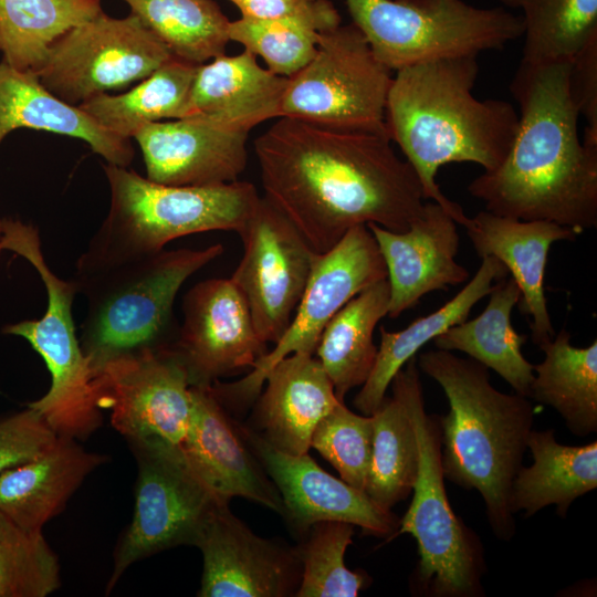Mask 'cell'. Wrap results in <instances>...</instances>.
<instances>
[{"label": "cell", "instance_id": "6da1fadb", "mask_svg": "<svg viewBox=\"0 0 597 597\" xmlns=\"http://www.w3.org/2000/svg\"><path fill=\"white\" fill-rule=\"evenodd\" d=\"M254 151L264 197L316 254L357 226L405 232L426 202L387 132L282 116L254 140Z\"/></svg>", "mask_w": 597, "mask_h": 597}, {"label": "cell", "instance_id": "7a4b0ae2", "mask_svg": "<svg viewBox=\"0 0 597 597\" xmlns=\"http://www.w3.org/2000/svg\"><path fill=\"white\" fill-rule=\"evenodd\" d=\"M569 62L521 61L510 84L520 111L510 150L468 191L492 213L551 221L580 234L597 227V144L579 137Z\"/></svg>", "mask_w": 597, "mask_h": 597}, {"label": "cell", "instance_id": "3957f363", "mask_svg": "<svg viewBox=\"0 0 597 597\" xmlns=\"http://www.w3.org/2000/svg\"><path fill=\"white\" fill-rule=\"evenodd\" d=\"M478 56L440 59L396 71L388 91L385 126L416 171L425 200L440 205L457 223L469 219L436 177L441 166L473 163L494 170L514 139L519 113L507 101L479 100L473 88Z\"/></svg>", "mask_w": 597, "mask_h": 597}, {"label": "cell", "instance_id": "277c9868", "mask_svg": "<svg viewBox=\"0 0 597 597\" xmlns=\"http://www.w3.org/2000/svg\"><path fill=\"white\" fill-rule=\"evenodd\" d=\"M417 365L440 385L449 402L448 413L440 417L444 478L476 490L493 533L510 541L515 533L511 488L535 416L530 398L498 390L485 366L449 350L422 352Z\"/></svg>", "mask_w": 597, "mask_h": 597}, {"label": "cell", "instance_id": "5b68a950", "mask_svg": "<svg viewBox=\"0 0 597 597\" xmlns=\"http://www.w3.org/2000/svg\"><path fill=\"white\" fill-rule=\"evenodd\" d=\"M222 252L216 243L76 268L72 280L87 302L78 338L93 376L121 355L170 347L179 327L174 303L181 285Z\"/></svg>", "mask_w": 597, "mask_h": 597}, {"label": "cell", "instance_id": "8992f818", "mask_svg": "<svg viewBox=\"0 0 597 597\" xmlns=\"http://www.w3.org/2000/svg\"><path fill=\"white\" fill-rule=\"evenodd\" d=\"M109 209L76 268L115 263L164 250L178 238L239 232L260 196L248 181L213 186L158 184L128 167L103 166Z\"/></svg>", "mask_w": 597, "mask_h": 597}, {"label": "cell", "instance_id": "52a82bcc", "mask_svg": "<svg viewBox=\"0 0 597 597\" xmlns=\"http://www.w3.org/2000/svg\"><path fill=\"white\" fill-rule=\"evenodd\" d=\"M411 417L418 444V469L413 495L394 537L410 534L417 542L419 562L416 586L432 597L484 595L483 547L451 507L441 462L440 417L429 415L416 356L395 375Z\"/></svg>", "mask_w": 597, "mask_h": 597}, {"label": "cell", "instance_id": "ba28073f", "mask_svg": "<svg viewBox=\"0 0 597 597\" xmlns=\"http://www.w3.org/2000/svg\"><path fill=\"white\" fill-rule=\"evenodd\" d=\"M2 249L24 258L41 277L46 308L39 320L7 324L2 333L24 338L43 359L50 376L49 390L30 402L46 425L61 437L86 440L102 425L98 391L72 315L77 287L48 264L39 230L17 219H2Z\"/></svg>", "mask_w": 597, "mask_h": 597}, {"label": "cell", "instance_id": "9c48e42d", "mask_svg": "<svg viewBox=\"0 0 597 597\" xmlns=\"http://www.w3.org/2000/svg\"><path fill=\"white\" fill-rule=\"evenodd\" d=\"M376 57L392 72L440 59L502 50L523 35V20L463 0H345Z\"/></svg>", "mask_w": 597, "mask_h": 597}, {"label": "cell", "instance_id": "30bf717a", "mask_svg": "<svg viewBox=\"0 0 597 597\" xmlns=\"http://www.w3.org/2000/svg\"><path fill=\"white\" fill-rule=\"evenodd\" d=\"M392 71L354 24L322 32L311 61L289 77L281 117L387 132L385 108Z\"/></svg>", "mask_w": 597, "mask_h": 597}, {"label": "cell", "instance_id": "8fae6325", "mask_svg": "<svg viewBox=\"0 0 597 597\" xmlns=\"http://www.w3.org/2000/svg\"><path fill=\"white\" fill-rule=\"evenodd\" d=\"M387 279L376 240L366 224L348 230L328 251L316 254L296 311L272 350L245 377L209 386L226 410L252 405L272 367L292 354L314 355L321 334L332 317L355 295Z\"/></svg>", "mask_w": 597, "mask_h": 597}, {"label": "cell", "instance_id": "7c38bea8", "mask_svg": "<svg viewBox=\"0 0 597 597\" xmlns=\"http://www.w3.org/2000/svg\"><path fill=\"white\" fill-rule=\"evenodd\" d=\"M137 462L135 507L114 553L106 594L134 563L179 545H195L222 503L196 475L180 447L128 443Z\"/></svg>", "mask_w": 597, "mask_h": 597}, {"label": "cell", "instance_id": "4fadbf2b", "mask_svg": "<svg viewBox=\"0 0 597 597\" xmlns=\"http://www.w3.org/2000/svg\"><path fill=\"white\" fill-rule=\"evenodd\" d=\"M172 57L136 15L118 19L101 10L60 35L34 74L53 95L78 106L144 80Z\"/></svg>", "mask_w": 597, "mask_h": 597}, {"label": "cell", "instance_id": "5bb4252c", "mask_svg": "<svg viewBox=\"0 0 597 597\" xmlns=\"http://www.w3.org/2000/svg\"><path fill=\"white\" fill-rule=\"evenodd\" d=\"M238 234L243 254L230 280L260 338L275 344L296 311L316 253L266 197L259 198Z\"/></svg>", "mask_w": 597, "mask_h": 597}, {"label": "cell", "instance_id": "9a60e30c", "mask_svg": "<svg viewBox=\"0 0 597 597\" xmlns=\"http://www.w3.org/2000/svg\"><path fill=\"white\" fill-rule=\"evenodd\" d=\"M102 410L128 443L179 446L192 410L191 385L168 347L145 348L106 362L94 375Z\"/></svg>", "mask_w": 597, "mask_h": 597}, {"label": "cell", "instance_id": "2e32d148", "mask_svg": "<svg viewBox=\"0 0 597 597\" xmlns=\"http://www.w3.org/2000/svg\"><path fill=\"white\" fill-rule=\"evenodd\" d=\"M182 314L169 348L186 368L191 386L207 387L222 377L251 370L269 352L230 279L196 283L184 296Z\"/></svg>", "mask_w": 597, "mask_h": 597}, {"label": "cell", "instance_id": "e0dca14e", "mask_svg": "<svg viewBox=\"0 0 597 597\" xmlns=\"http://www.w3.org/2000/svg\"><path fill=\"white\" fill-rule=\"evenodd\" d=\"M203 557L200 597L295 596L301 580L296 548L254 534L220 504L195 545Z\"/></svg>", "mask_w": 597, "mask_h": 597}, {"label": "cell", "instance_id": "ac0fdd59", "mask_svg": "<svg viewBox=\"0 0 597 597\" xmlns=\"http://www.w3.org/2000/svg\"><path fill=\"white\" fill-rule=\"evenodd\" d=\"M242 430L280 493L283 515L300 534L321 521H342L359 526L367 535L394 538L400 519L391 509L327 473L308 452L287 454L265 443L245 426Z\"/></svg>", "mask_w": 597, "mask_h": 597}, {"label": "cell", "instance_id": "d6986e66", "mask_svg": "<svg viewBox=\"0 0 597 597\" xmlns=\"http://www.w3.org/2000/svg\"><path fill=\"white\" fill-rule=\"evenodd\" d=\"M191 416L179 447L196 475L223 501L239 496L283 515L280 493L252 451L242 426L208 386H191Z\"/></svg>", "mask_w": 597, "mask_h": 597}, {"label": "cell", "instance_id": "ffe728a7", "mask_svg": "<svg viewBox=\"0 0 597 597\" xmlns=\"http://www.w3.org/2000/svg\"><path fill=\"white\" fill-rule=\"evenodd\" d=\"M387 270V316L399 317L433 291H448L469 277L455 261L460 237L455 220L440 205L426 201L421 214L405 232L368 223Z\"/></svg>", "mask_w": 597, "mask_h": 597}, {"label": "cell", "instance_id": "44dd1931", "mask_svg": "<svg viewBox=\"0 0 597 597\" xmlns=\"http://www.w3.org/2000/svg\"><path fill=\"white\" fill-rule=\"evenodd\" d=\"M247 132L198 116L144 125L133 138L146 178L171 186H213L237 181L248 165Z\"/></svg>", "mask_w": 597, "mask_h": 597}, {"label": "cell", "instance_id": "7402d4cb", "mask_svg": "<svg viewBox=\"0 0 597 597\" xmlns=\"http://www.w3.org/2000/svg\"><path fill=\"white\" fill-rule=\"evenodd\" d=\"M467 235L479 258L494 256L511 273L520 290L517 306L530 318L531 337L538 347L549 342L555 329L544 293V274L554 242L574 241V230L555 222L524 221L488 210L469 218Z\"/></svg>", "mask_w": 597, "mask_h": 597}, {"label": "cell", "instance_id": "603a6c76", "mask_svg": "<svg viewBox=\"0 0 597 597\" xmlns=\"http://www.w3.org/2000/svg\"><path fill=\"white\" fill-rule=\"evenodd\" d=\"M264 384L245 427L281 452L307 453L317 423L343 401L320 360L292 354L272 367Z\"/></svg>", "mask_w": 597, "mask_h": 597}, {"label": "cell", "instance_id": "cb8c5ba5", "mask_svg": "<svg viewBox=\"0 0 597 597\" xmlns=\"http://www.w3.org/2000/svg\"><path fill=\"white\" fill-rule=\"evenodd\" d=\"M287 83L289 77L262 67L247 49L237 55H220L198 66L190 116L249 133L264 121L281 117Z\"/></svg>", "mask_w": 597, "mask_h": 597}, {"label": "cell", "instance_id": "d4e9b609", "mask_svg": "<svg viewBox=\"0 0 597 597\" xmlns=\"http://www.w3.org/2000/svg\"><path fill=\"white\" fill-rule=\"evenodd\" d=\"M105 461L77 440L57 436L45 452L0 474V512L23 528L42 531Z\"/></svg>", "mask_w": 597, "mask_h": 597}, {"label": "cell", "instance_id": "484cf974", "mask_svg": "<svg viewBox=\"0 0 597 597\" xmlns=\"http://www.w3.org/2000/svg\"><path fill=\"white\" fill-rule=\"evenodd\" d=\"M18 128L46 130L78 138L107 164L128 167L134 158L130 139L97 124L87 113L49 92L33 72L0 62V144Z\"/></svg>", "mask_w": 597, "mask_h": 597}, {"label": "cell", "instance_id": "4316f807", "mask_svg": "<svg viewBox=\"0 0 597 597\" xmlns=\"http://www.w3.org/2000/svg\"><path fill=\"white\" fill-rule=\"evenodd\" d=\"M507 270L494 256H484L469 283L437 311L417 318L406 328L389 332L380 327V344L367 380L354 399L363 415L374 413L386 398L395 375L429 342L448 328L468 320L473 306L489 295L493 282L507 276Z\"/></svg>", "mask_w": 597, "mask_h": 597}, {"label": "cell", "instance_id": "83f0119b", "mask_svg": "<svg viewBox=\"0 0 597 597\" xmlns=\"http://www.w3.org/2000/svg\"><path fill=\"white\" fill-rule=\"evenodd\" d=\"M527 449L533 464L521 467L513 480L510 509L533 516L548 505L565 516L572 503L597 488V441L566 446L556 441L552 429L532 430Z\"/></svg>", "mask_w": 597, "mask_h": 597}, {"label": "cell", "instance_id": "f1b7e54d", "mask_svg": "<svg viewBox=\"0 0 597 597\" xmlns=\"http://www.w3.org/2000/svg\"><path fill=\"white\" fill-rule=\"evenodd\" d=\"M520 296L512 277L496 281L480 315L448 328L432 343L438 349L465 353L496 371L516 394L528 398L534 365L522 354L527 335L517 333L511 322Z\"/></svg>", "mask_w": 597, "mask_h": 597}, {"label": "cell", "instance_id": "f546056e", "mask_svg": "<svg viewBox=\"0 0 597 597\" xmlns=\"http://www.w3.org/2000/svg\"><path fill=\"white\" fill-rule=\"evenodd\" d=\"M388 307L389 284L384 279L349 300L323 329L314 356L339 400L367 380L378 348L374 332Z\"/></svg>", "mask_w": 597, "mask_h": 597}, {"label": "cell", "instance_id": "4dcf8cb0", "mask_svg": "<svg viewBox=\"0 0 597 597\" xmlns=\"http://www.w3.org/2000/svg\"><path fill=\"white\" fill-rule=\"evenodd\" d=\"M545 357L534 365L528 398L554 408L573 434L597 431V341L587 347L570 343L562 328L540 346Z\"/></svg>", "mask_w": 597, "mask_h": 597}, {"label": "cell", "instance_id": "1f68e13d", "mask_svg": "<svg viewBox=\"0 0 597 597\" xmlns=\"http://www.w3.org/2000/svg\"><path fill=\"white\" fill-rule=\"evenodd\" d=\"M197 64L172 57L126 93H103L78 105L97 124L130 139L146 124L190 116Z\"/></svg>", "mask_w": 597, "mask_h": 597}, {"label": "cell", "instance_id": "d6a6232c", "mask_svg": "<svg viewBox=\"0 0 597 597\" xmlns=\"http://www.w3.org/2000/svg\"><path fill=\"white\" fill-rule=\"evenodd\" d=\"M341 24L329 0H315L304 10L277 19L241 17L230 21V41L260 55L273 73L290 77L304 67L316 52L320 34Z\"/></svg>", "mask_w": 597, "mask_h": 597}, {"label": "cell", "instance_id": "836d02e7", "mask_svg": "<svg viewBox=\"0 0 597 597\" xmlns=\"http://www.w3.org/2000/svg\"><path fill=\"white\" fill-rule=\"evenodd\" d=\"M101 10V0H0L3 62L34 73L60 35Z\"/></svg>", "mask_w": 597, "mask_h": 597}, {"label": "cell", "instance_id": "e575fe53", "mask_svg": "<svg viewBox=\"0 0 597 597\" xmlns=\"http://www.w3.org/2000/svg\"><path fill=\"white\" fill-rule=\"evenodd\" d=\"M180 60L203 64L224 54L230 20L212 0H123Z\"/></svg>", "mask_w": 597, "mask_h": 597}, {"label": "cell", "instance_id": "d590c367", "mask_svg": "<svg viewBox=\"0 0 597 597\" xmlns=\"http://www.w3.org/2000/svg\"><path fill=\"white\" fill-rule=\"evenodd\" d=\"M373 417V452L365 492L391 509L412 491L418 469V444L404 396L394 383Z\"/></svg>", "mask_w": 597, "mask_h": 597}, {"label": "cell", "instance_id": "8d00e7d4", "mask_svg": "<svg viewBox=\"0 0 597 597\" xmlns=\"http://www.w3.org/2000/svg\"><path fill=\"white\" fill-rule=\"evenodd\" d=\"M522 11V62H569L597 38V0H499Z\"/></svg>", "mask_w": 597, "mask_h": 597}, {"label": "cell", "instance_id": "74e56055", "mask_svg": "<svg viewBox=\"0 0 597 597\" xmlns=\"http://www.w3.org/2000/svg\"><path fill=\"white\" fill-rule=\"evenodd\" d=\"M296 548L301 562L297 597H356L368 585L362 570H350L345 552L353 542L354 525L342 521H321L304 534Z\"/></svg>", "mask_w": 597, "mask_h": 597}, {"label": "cell", "instance_id": "f35d334b", "mask_svg": "<svg viewBox=\"0 0 597 597\" xmlns=\"http://www.w3.org/2000/svg\"><path fill=\"white\" fill-rule=\"evenodd\" d=\"M60 585L59 558L42 531L23 528L0 512V597H45Z\"/></svg>", "mask_w": 597, "mask_h": 597}, {"label": "cell", "instance_id": "ab89813d", "mask_svg": "<svg viewBox=\"0 0 597 597\" xmlns=\"http://www.w3.org/2000/svg\"><path fill=\"white\" fill-rule=\"evenodd\" d=\"M373 417L357 415L339 401L316 426L311 447L339 473L343 481L365 491L373 452Z\"/></svg>", "mask_w": 597, "mask_h": 597}, {"label": "cell", "instance_id": "60d3db41", "mask_svg": "<svg viewBox=\"0 0 597 597\" xmlns=\"http://www.w3.org/2000/svg\"><path fill=\"white\" fill-rule=\"evenodd\" d=\"M57 434L31 407L0 417V474L45 452Z\"/></svg>", "mask_w": 597, "mask_h": 597}, {"label": "cell", "instance_id": "b9f144b4", "mask_svg": "<svg viewBox=\"0 0 597 597\" xmlns=\"http://www.w3.org/2000/svg\"><path fill=\"white\" fill-rule=\"evenodd\" d=\"M568 88L579 116L587 123L584 138L597 142V38L570 60Z\"/></svg>", "mask_w": 597, "mask_h": 597}, {"label": "cell", "instance_id": "7bdbcfd3", "mask_svg": "<svg viewBox=\"0 0 597 597\" xmlns=\"http://www.w3.org/2000/svg\"><path fill=\"white\" fill-rule=\"evenodd\" d=\"M242 17L253 19H277L295 14L315 0H229Z\"/></svg>", "mask_w": 597, "mask_h": 597}, {"label": "cell", "instance_id": "ee69618b", "mask_svg": "<svg viewBox=\"0 0 597 597\" xmlns=\"http://www.w3.org/2000/svg\"><path fill=\"white\" fill-rule=\"evenodd\" d=\"M2 251V219H0V255Z\"/></svg>", "mask_w": 597, "mask_h": 597}]
</instances>
